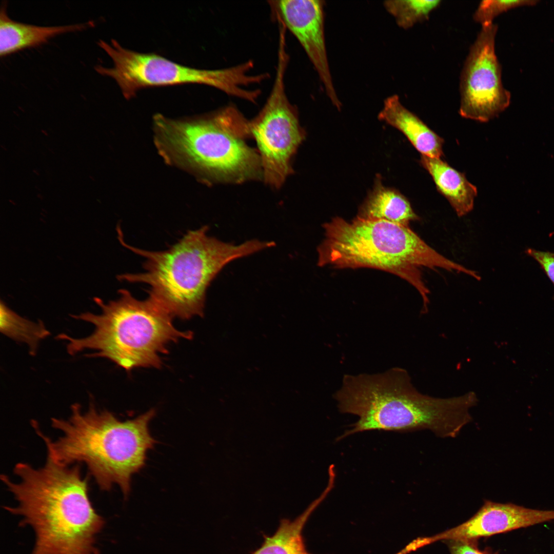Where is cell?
I'll return each mask as SVG.
<instances>
[{
  "label": "cell",
  "mask_w": 554,
  "mask_h": 554,
  "mask_svg": "<svg viewBox=\"0 0 554 554\" xmlns=\"http://www.w3.org/2000/svg\"><path fill=\"white\" fill-rule=\"evenodd\" d=\"M13 472L17 482L1 476L16 502L5 508L33 530L30 554H98L96 538L105 522L90 500V476H83L80 464L65 465L47 456L41 467L19 462Z\"/></svg>",
  "instance_id": "6da1fadb"
},
{
  "label": "cell",
  "mask_w": 554,
  "mask_h": 554,
  "mask_svg": "<svg viewBox=\"0 0 554 554\" xmlns=\"http://www.w3.org/2000/svg\"><path fill=\"white\" fill-rule=\"evenodd\" d=\"M71 410L66 420L51 419V426L62 433L55 441L38 425L34 426L45 444L47 456L65 465L85 464L101 490L117 485L127 499L132 475L144 467L147 451L156 443L149 429L155 410L125 421L108 410L98 411L92 402L86 411L77 403Z\"/></svg>",
  "instance_id": "7a4b0ae2"
},
{
  "label": "cell",
  "mask_w": 554,
  "mask_h": 554,
  "mask_svg": "<svg viewBox=\"0 0 554 554\" xmlns=\"http://www.w3.org/2000/svg\"><path fill=\"white\" fill-rule=\"evenodd\" d=\"M334 398L340 411L359 419L338 440L369 430L407 432L427 429L455 438L470 421L464 395L447 398L424 394L399 367L374 374L345 375Z\"/></svg>",
  "instance_id": "3957f363"
},
{
  "label": "cell",
  "mask_w": 554,
  "mask_h": 554,
  "mask_svg": "<svg viewBox=\"0 0 554 554\" xmlns=\"http://www.w3.org/2000/svg\"><path fill=\"white\" fill-rule=\"evenodd\" d=\"M208 230L207 226L189 230L168 249L151 251L126 243L118 228L121 244L146 259L144 272L119 275L118 279L148 285L149 296L172 318L203 316L207 288L227 264L275 245L256 239L235 245L208 236Z\"/></svg>",
  "instance_id": "277c9868"
},
{
  "label": "cell",
  "mask_w": 554,
  "mask_h": 554,
  "mask_svg": "<svg viewBox=\"0 0 554 554\" xmlns=\"http://www.w3.org/2000/svg\"><path fill=\"white\" fill-rule=\"evenodd\" d=\"M323 227L324 238L318 247L319 266L368 267L397 275L419 291L424 312L427 310L429 291L419 267L470 273L469 269L429 246L408 226L357 216L349 222L334 217Z\"/></svg>",
  "instance_id": "5b68a950"
},
{
  "label": "cell",
  "mask_w": 554,
  "mask_h": 554,
  "mask_svg": "<svg viewBox=\"0 0 554 554\" xmlns=\"http://www.w3.org/2000/svg\"><path fill=\"white\" fill-rule=\"evenodd\" d=\"M249 122L231 105L188 119L156 114V143L167 160L205 179L241 183L262 176L260 155L246 143Z\"/></svg>",
  "instance_id": "8992f818"
},
{
  "label": "cell",
  "mask_w": 554,
  "mask_h": 554,
  "mask_svg": "<svg viewBox=\"0 0 554 554\" xmlns=\"http://www.w3.org/2000/svg\"><path fill=\"white\" fill-rule=\"evenodd\" d=\"M118 292V299L107 303L94 299L101 309L100 314L87 312L71 316L91 324L94 329L82 338L65 333L57 336L67 341L70 355L91 350L94 352L86 357L107 358L127 371L137 367L159 368L161 354L168 353V345L192 338V332L177 329L173 318L152 298L140 300L128 290Z\"/></svg>",
  "instance_id": "52a82bcc"
},
{
  "label": "cell",
  "mask_w": 554,
  "mask_h": 554,
  "mask_svg": "<svg viewBox=\"0 0 554 554\" xmlns=\"http://www.w3.org/2000/svg\"><path fill=\"white\" fill-rule=\"evenodd\" d=\"M98 45L112 59L113 65L95 67L100 74L113 78L126 98L143 88L182 84L208 85L227 95L253 102L257 92L246 87L259 84L261 77L252 74L254 63L249 60L231 67L202 69L175 63L154 53H143L123 47L112 39L109 44L100 40Z\"/></svg>",
  "instance_id": "ba28073f"
},
{
  "label": "cell",
  "mask_w": 554,
  "mask_h": 554,
  "mask_svg": "<svg viewBox=\"0 0 554 554\" xmlns=\"http://www.w3.org/2000/svg\"><path fill=\"white\" fill-rule=\"evenodd\" d=\"M288 59L286 47H279L270 93L262 110L249 122L251 136L258 145L264 181L276 188L292 172L291 159L305 137L297 111L286 92Z\"/></svg>",
  "instance_id": "9c48e42d"
},
{
  "label": "cell",
  "mask_w": 554,
  "mask_h": 554,
  "mask_svg": "<svg viewBox=\"0 0 554 554\" xmlns=\"http://www.w3.org/2000/svg\"><path fill=\"white\" fill-rule=\"evenodd\" d=\"M498 26H481L471 46L460 78V114L487 122L508 107L510 93L502 81V68L496 53Z\"/></svg>",
  "instance_id": "30bf717a"
},
{
  "label": "cell",
  "mask_w": 554,
  "mask_h": 554,
  "mask_svg": "<svg viewBox=\"0 0 554 554\" xmlns=\"http://www.w3.org/2000/svg\"><path fill=\"white\" fill-rule=\"evenodd\" d=\"M280 22L297 39L314 67L332 104L341 103L330 74L325 46L323 1L282 0L271 2Z\"/></svg>",
  "instance_id": "8fae6325"
},
{
  "label": "cell",
  "mask_w": 554,
  "mask_h": 554,
  "mask_svg": "<svg viewBox=\"0 0 554 554\" xmlns=\"http://www.w3.org/2000/svg\"><path fill=\"white\" fill-rule=\"evenodd\" d=\"M554 520V510L526 508L486 500L479 511L462 524L436 535L419 538L408 545L410 551L440 540L476 539Z\"/></svg>",
  "instance_id": "7c38bea8"
},
{
  "label": "cell",
  "mask_w": 554,
  "mask_h": 554,
  "mask_svg": "<svg viewBox=\"0 0 554 554\" xmlns=\"http://www.w3.org/2000/svg\"><path fill=\"white\" fill-rule=\"evenodd\" d=\"M93 25L92 21L54 26L23 23L11 19L7 14L6 5H4L0 12V55L6 56L26 48L37 47L57 35L82 31Z\"/></svg>",
  "instance_id": "4fadbf2b"
},
{
  "label": "cell",
  "mask_w": 554,
  "mask_h": 554,
  "mask_svg": "<svg viewBox=\"0 0 554 554\" xmlns=\"http://www.w3.org/2000/svg\"><path fill=\"white\" fill-rule=\"evenodd\" d=\"M378 118L401 131L422 155L436 158L443 155V138L406 108L397 95L385 100Z\"/></svg>",
  "instance_id": "5bb4252c"
},
{
  "label": "cell",
  "mask_w": 554,
  "mask_h": 554,
  "mask_svg": "<svg viewBox=\"0 0 554 554\" xmlns=\"http://www.w3.org/2000/svg\"><path fill=\"white\" fill-rule=\"evenodd\" d=\"M420 162L431 175L438 190L449 201L459 216L473 208L477 188L464 174L457 171L440 158L422 155Z\"/></svg>",
  "instance_id": "9a60e30c"
},
{
  "label": "cell",
  "mask_w": 554,
  "mask_h": 554,
  "mask_svg": "<svg viewBox=\"0 0 554 554\" xmlns=\"http://www.w3.org/2000/svg\"><path fill=\"white\" fill-rule=\"evenodd\" d=\"M358 213L357 216L360 217L383 220L405 226L419 219L408 200L397 190L385 187L379 176Z\"/></svg>",
  "instance_id": "2e32d148"
},
{
  "label": "cell",
  "mask_w": 554,
  "mask_h": 554,
  "mask_svg": "<svg viewBox=\"0 0 554 554\" xmlns=\"http://www.w3.org/2000/svg\"><path fill=\"white\" fill-rule=\"evenodd\" d=\"M321 501L320 498L315 500L294 520L282 519L275 532L270 536L264 535V542L252 554H310L305 548L302 531L310 513Z\"/></svg>",
  "instance_id": "e0dca14e"
},
{
  "label": "cell",
  "mask_w": 554,
  "mask_h": 554,
  "mask_svg": "<svg viewBox=\"0 0 554 554\" xmlns=\"http://www.w3.org/2000/svg\"><path fill=\"white\" fill-rule=\"evenodd\" d=\"M1 332L14 341L26 344L32 355L36 354L39 342L50 332L44 323L27 320L1 302Z\"/></svg>",
  "instance_id": "ac0fdd59"
},
{
  "label": "cell",
  "mask_w": 554,
  "mask_h": 554,
  "mask_svg": "<svg viewBox=\"0 0 554 554\" xmlns=\"http://www.w3.org/2000/svg\"><path fill=\"white\" fill-rule=\"evenodd\" d=\"M441 3L440 0H392L385 1L384 6L399 27L408 29L427 21Z\"/></svg>",
  "instance_id": "d6986e66"
},
{
  "label": "cell",
  "mask_w": 554,
  "mask_h": 554,
  "mask_svg": "<svg viewBox=\"0 0 554 554\" xmlns=\"http://www.w3.org/2000/svg\"><path fill=\"white\" fill-rule=\"evenodd\" d=\"M537 1L483 0L480 2L473 14V21L481 26L493 23L500 14L514 8L536 4Z\"/></svg>",
  "instance_id": "ffe728a7"
},
{
  "label": "cell",
  "mask_w": 554,
  "mask_h": 554,
  "mask_svg": "<svg viewBox=\"0 0 554 554\" xmlns=\"http://www.w3.org/2000/svg\"><path fill=\"white\" fill-rule=\"evenodd\" d=\"M525 253L534 259L554 285V252L528 248ZM554 299V296H553Z\"/></svg>",
  "instance_id": "44dd1931"
},
{
  "label": "cell",
  "mask_w": 554,
  "mask_h": 554,
  "mask_svg": "<svg viewBox=\"0 0 554 554\" xmlns=\"http://www.w3.org/2000/svg\"><path fill=\"white\" fill-rule=\"evenodd\" d=\"M449 543L450 554H487L480 550L473 541L450 540Z\"/></svg>",
  "instance_id": "7402d4cb"
}]
</instances>
